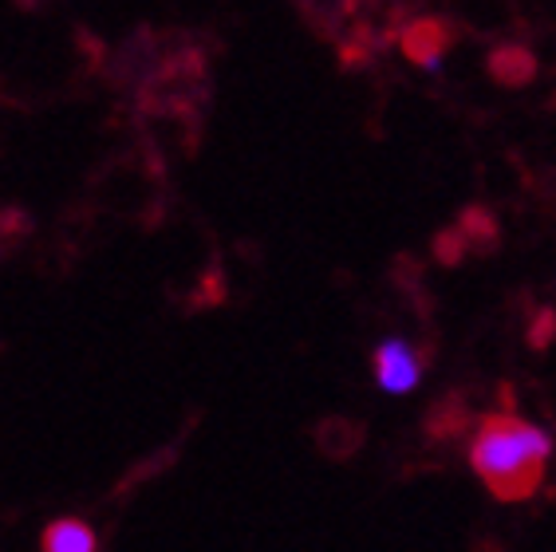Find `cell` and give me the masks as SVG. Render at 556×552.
<instances>
[{"mask_svg": "<svg viewBox=\"0 0 556 552\" xmlns=\"http://www.w3.org/2000/svg\"><path fill=\"white\" fill-rule=\"evenodd\" d=\"M96 529L87 525V520H75V517H60L52 520L40 537V552H96Z\"/></svg>", "mask_w": 556, "mask_h": 552, "instance_id": "cell-5", "label": "cell"}, {"mask_svg": "<svg viewBox=\"0 0 556 552\" xmlns=\"http://www.w3.org/2000/svg\"><path fill=\"white\" fill-rule=\"evenodd\" d=\"M493 72H497V79H505V84H525V79L533 75V60L509 48V52L493 55Z\"/></svg>", "mask_w": 556, "mask_h": 552, "instance_id": "cell-7", "label": "cell"}, {"mask_svg": "<svg viewBox=\"0 0 556 552\" xmlns=\"http://www.w3.org/2000/svg\"><path fill=\"white\" fill-rule=\"evenodd\" d=\"M375 379L379 387L391 394H407L415 391V382L422 379V363H418V351L403 340H387L375 348Z\"/></svg>", "mask_w": 556, "mask_h": 552, "instance_id": "cell-2", "label": "cell"}, {"mask_svg": "<svg viewBox=\"0 0 556 552\" xmlns=\"http://www.w3.org/2000/svg\"><path fill=\"white\" fill-rule=\"evenodd\" d=\"M154 43H150V33H139L130 43H123V52L115 55V64H111V84L115 87H130V84H147L150 75H154Z\"/></svg>", "mask_w": 556, "mask_h": 552, "instance_id": "cell-4", "label": "cell"}, {"mask_svg": "<svg viewBox=\"0 0 556 552\" xmlns=\"http://www.w3.org/2000/svg\"><path fill=\"white\" fill-rule=\"evenodd\" d=\"M28 234H33V217L21 205H0V256H9Z\"/></svg>", "mask_w": 556, "mask_h": 552, "instance_id": "cell-6", "label": "cell"}, {"mask_svg": "<svg viewBox=\"0 0 556 552\" xmlns=\"http://www.w3.org/2000/svg\"><path fill=\"white\" fill-rule=\"evenodd\" d=\"M403 52H407L410 64L418 67H439L442 55L450 52V28L434 16H422V21H410L403 28Z\"/></svg>", "mask_w": 556, "mask_h": 552, "instance_id": "cell-3", "label": "cell"}, {"mask_svg": "<svg viewBox=\"0 0 556 552\" xmlns=\"http://www.w3.org/2000/svg\"><path fill=\"white\" fill-rule=\"evenodd\" d=\"M553 442L536 423L521 414H485L473 430L470 466L497 501L533 498L545 481Z\"/></svg>", "mask_w": 556, "mask_h": 552, "instance_id": "cell-1", "label": "cell"}]
</instances>
